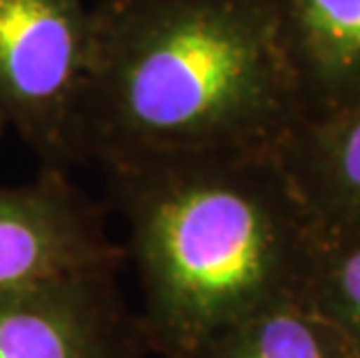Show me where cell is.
I'll return each instance as SVG.
<instances>
[{
  "label": "cell",
  "mask_w": 360,
  "mask_h": 358,
  "mask_svg": "<svg viewBox=\"0 0 360 358\" xmlns=\"http://www.w3.org/2000/svg\"><path fill=\"white\" fill-rule=\"evenodd\" d=\"M84 161L277 149L302 117L274 0L91 7Z\"/></svg>",
  "instance_id": "cell-1"
},
{
  "label": "cell",
  "mask_w": 360,
  "mask_h": 358,
  "mask_svg": "<svg viewBox=\"0 0 360 358\" xmlns=\"http://www.w3.org/2000/svg\"><path fill=\"white\" fill-rule=\"evenodd\" d=\"M128 226L149 349L195 354L270 305L304 198L277 149L147 158L103 167Z\"/></svg>",
  "instance_id": "cell-2"
},
{
  "label": "cell",
  "mask_w": 360,
  "mask_h": 358,
  "mask_svg": "<svg viewBox=\"0 0 360 358\" xmlns=\"http://www.w3.org/2000/svg\"><path fill=\"white\" fill-rule=\"evenodd\" d=\"M91 44L84 0H0V112L44 167L84 161Z\"/></svg>",
  "instance_id": "cell-3"
},
{
  "label": "cell",
  "mask_w": 360,
  "mask_h": 358,
  "mask_svg": "<svg viewBox=\"0 0 360 358\" xmlns=\"http://www.w3.org/2000/svg\"><path fill=\"white\" fill-rule=\"evenodd\" d=\"M126 249L105 231L103 215L65 177L42 167L24 186H0V295L47 281L117 272Z\"/></svg>",
  "instance_id": "cell-4"
},
{
  "label": "cell",
  "mask_w": 360,
  "mask_h": 358,
  "mask_svg": "<svg viewBox=\"0 0 360 358\" xmlns=\"http://www.w3.org/2000/svg\"><path fill=\"white\" fill-rule=\"evenodd\" d=\"M147 335L117 288L91 272L0 295V358H142Z\"/></svg>",
  "instance_id": "cell-5"
},
{
  "label": "cell",
  "mask_w": 360,
  "mask_h": 358,
  "mask_svg": "<svg viewBox=\"0 0 360 358\" xmlns=\"http://www.w3.org/2000/svg\"><path fill=\"white\" fill-rule=\"evenodd\" d=\"M302 103L316 117L360 98V0H274Z\"/></svg>",
  "instance_id": "cell-6"
},
{
  "label": "cell",
  "mask_w": 360,
  "mask_h": 358,
  "mask_svg": "<svg viewBox=\"0 0 360 358\" xmlns=\"http://www.w3.org/2000/svg\"><path fill=\"white\" fill-rule=\"evenodd\" d=\"M277 156L302 198L326 191L342 207L360 210V98L300 117L279 142Z\"/></svg>",
  "instance_id": "cell-7"
},
{
  "label": "cell",
  "mask_w": 360,
  "mask_h": 358,
  "mask_svg": "<svg viewBox=\"0 0 360 358\" xmlns=\"http://www.w3.org/2000/svg\"><path fill=\"white\" fill-rule=\"evenodd\" d=\"M198 356L326 358V349L307 317L288 305L270 302L214 335Z\"/></svg>",
  "instance_id": "cell-8"
},
{
  "label": "cell",
  "mask_w": 360,
  "mask_h": 358,
  "mask_svg": "<svg viewBox=\"0 0 360 358\" xmlns=\"http://www.w3.org/2000/svg\"><path fill=\"white\" fill-rule=\"evenodd\" d=\"M340 284H342L344 295H347V302L354 307L358 321H360V249L354 251V254H349L342 261Z\"/></svg>",
  "instance_id": "cell-9"
},
{
  "label": "cell",
  "mask_w": 360,
  "mask_h": 358,
  "mask_svg": "<svg viewBox=\"0 0 360 358\" xmlns=\"http://www.w3.org/2000/svg\"><path fill=\"white\" fill-rule=\"evenodd\" d=\"M5 128H7V119L3 117V112H0V135H3Z\"/></svg>",
  "instance_id": "cell-10"
}]
</instances>
